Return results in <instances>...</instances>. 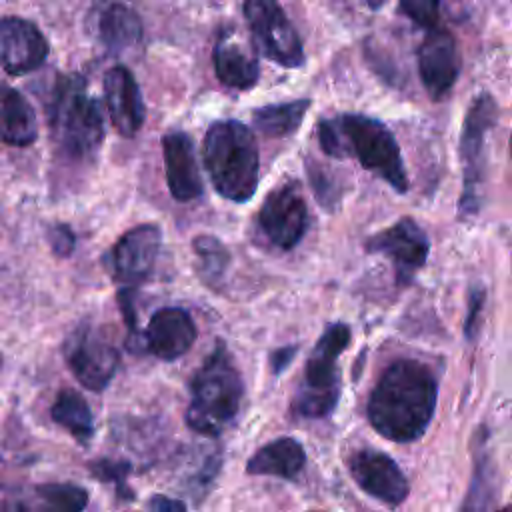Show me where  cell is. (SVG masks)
Returning a JSON list of instances; mask_svg holds the SVG:
<instances>
[{
    "label": "cell",
    "instance_id": "obj_1",
    "mask_svg": "<svg viewBox=\"0 0 512 512\" xmlns=\"http://www.w3.org/2000/svg\"><path fill=\"white\" fill-rule=\"evenodd\" d=\"M438 400V384L432 370L414 358L392 362L366 404L372 428L392 442H414L430 426Z\"/></svg>",
    "mask_w": 512,
    "mask_h": 512
},
{
    "label": "cell",
    "instance_id": "obj_2",
    "mask_svg": "<svg viewBox=\"0 0 512 512\" xmlns=\"http://www.w3.org/2000/svg\"><path fill=\"white\" fill-rule=\"evenodd\" d=\"M244 396L242 376L224 342H216L190 382L186 424L202 436H218L238 414Z\"/></svg>",
    "mask_w": 512,
    "mask_h": 512
},
{
    "label": "cell",
    "instance_id": "obj_3",
    "mask_svg": "<svg viewBox=\"0 0 512 512\" xmlns=\"http://www.w3.org/2000/svg\"><path fill=\"white\" fill-rule=\"evenodd\" d=\"M204 166L214 190L230 202H246L258 186V146L238 120L214 122L204 136Z\"/></svg>",
    "mask_w": 512,
    "mask_h": 512
},
{
    "label": "cell",
    "instance_id": "obj_4",
    "mask_svg": "<svg viewBox=\"0 0 512 512\" xmlns=\"http://www.w3.org/2000/svg\"><path fill=\"white\" fill-rule=\"evenodd\" d=\"M48 122L56 146L70 160H90L104 140L100 106L78 74L56 80L48 104Z\"/></svg>",
    "mask_w": 512,
    "mask_h": 512
},
{
    "label": "cell",
    "instance_id": "obj_5",
    "mask_svg": "<svg viewBox=\"0 0 512 512\" xmlns=\"http://www.w3.org/2000/svg\"><path fill=\"white\" fill-rule=\"evenodd\" d=\"M352 332L344 322L326 326L314 344L302 384L296 390L292 412L300 418H326L334 412L340 398V368L338 358L350 344Z\"/></svg>",
    "mask_w": 512,
    "mask_h": 512
},
{
    "label": "cell",
    "instance_id": "obj_6",
    "mask_svg": "<svg viewBox=\"0 0 512 512\" xmlns=\"http://www.w3.org/2000/svg\"><path fill=\"white\" fill-rule=\"evenodd\" d=\"M334 118L342 136L344 158L356 156L362 168L404 194L408 190V174L394 134L380 120L366 114L346 112Z\"/></svg>",
    "mask_w": 512,
    "mask_h": 512
},
{
    "label": "cell",
    "instance_id": "obj_7",
    "mask_svg": "<svg viewBox=\"0 0 512 512\" xmlns=\"http://www.w3.org/2000/svg\"><path fill=\"white\" fill-rule=\"evenodd\" d=\"M498 106L490 94H480L470 104L462 134H460V160L464 186L458 202L460 218H470L480 208V184L484 178V144L486 134L496 124Z\"/></svg>",
    "mask_w": 512,
    "mask_h": 512
},
{
    "label": "cell",
    "instance_id": "obj_8",
    "mask_svg": "<svg viewBox=\"0 0 512 512\" xmlns=\"http://www.w3.org/2000/svg\"><path fill=\"white\" fill-rule=\"evenodd\" d=\"M242 10L258 52L284 68H300L304 64L302 40L280 4L248 0Z\"/></svg>",
    "mask_w": 512,
    "mask_h": 512
},
{
    "label": "cell",
    "instance_id": "obj_9",
    "mask_svg": "<svg viewBox=\"0 0 512 512\" xmlns=\"http://www.w3.org/2000/svg\"><path fill=\"white\" fill-rule=\"evenodd\" d=\"M64 360L84 388L102 392L120 366V352L100 328L80 324L64 342Z\"/></svg>",
    "mask_w": 512,
    "mask_h": 512
},
{
    "label": "cell",
    "instance_id": "obj_10",
    "mask_svg": "<svg viewBox=\"0 0 512 512\" xmlns=\"http://www.w3.org/2000/svg\"><path fill=\"white\" fill-rule=\"evenodd\" d=\"M256 224L268 242L280 250L294 248L308 228V208L298 182L288 180L262 202Z\"/></svg>",
    "mask_w": 512,
    "mask_h": 512
},
{
    "label": "cell",
    "instance_id": "obj_11",
    "mask_svg": "<svg viewBox=\"0 0 512 512\" xmlns=\"http://www.w3.org/2000/svg\"><path fill=\"white\" fill-rule=\"evenodd\" d=\"M366 250L386 256L396 272L398 284H410L414 274L426 264L430 242L420 224L412 218H400L392 226L366 238Z\"/></svg>",
    "mask_w": 512,
    "mask_h": 512
},
{
    "label": "cell",
    "instance_id": "obj_12",
    "mask_svg": "<svg viewBox=\"0 0 512 512\" xmlns=\"http://www.w3.org/2000/svg\"><path fill=\"white\" fill-rule=\"evenodd\" d=\"M162 246V230L156 224H138L130 228L112 246L108 268L122 288H136L144 282L156 264Z\"/></svg>",
    "mask_w": 512,
    "mask_h": 512
},
{
    "label": "cell",
    "instance_id": "obj_13",
    "mask_svg": "<svg viewBox=\"0 0 512 512\" xmlns=\"http://www.w3.org/2000/svg\"><path fill=\"white\" fill-rule=\"evenodd\" d=\"M348 470L352 480L372 498L398 506L406 500L410 486L400 466L384 452L378 450H356L348 458Z\"/></svg>",
    "mask_w": 512,
    "mask_h": 512
},
{
    "label": "cell",
    "instance_id": "obj_14",
    "mask_svg": "<svg viewBox=\"0 0 512 512\" xmlns=\"http://www.w3.org/2000/svg\"><path fill=\"white\" fill-rule=\"evenodd\" d=\"M418 74L432 100H440L452 90L460 74V52L448 30H428L418 48Z\"/></svg>",
    "mask_w": 512,
    "mask_h": 512
},
{
    "label": "cell",
    "instance_id": "obj_15",
    "mask_svg": "<svg viewBox=\"0 0 512 512\" xmlns=\"http://www.w3.org/2000/svg\"><path fill=\"white\" fill-rule=\"evenodd\" d=\"M48 56V42L40 28L20 16L0 20V58L6 74L22 76L36 70Z\"/></svg>",
    "mask_w": 512,
    "mask_h": 512
},
{
    "label": "cell",
    "instance_id": "obj_16",
    "mask_svg": "<svg viewBox=\"0 0 512 512\" xmlns=\"http://www.w3.org/2000/svg\"><path fill=\"white\" fill-rule=\"evenodd\" d=\"M196 334V324L184 308L166 306L152 314L142 336L144 350L164 362H172L192 348Z\"/></svg>",
    "mask_w": 512,
    "mask_h": 512
},
{
    "label": "cell",
    "instance_id": "obj_17",
    "mask_svg": "<svg viewBox=\"0 0 512 512\" xmlns=\"http://www.w3.org/2000/svg\"><path fill=\"white\" fill-rule=\"evenodd\" d=\"M164 172L170 194L178 202H190L202 194V178L196 162L194 142L182 130H170L162 138Z\"/></svg>",
    "mask_w": 512,
    "mask_h": 512
},
{
    "label": "cell",
    "instance_id": "obj_18",
    "mask_svg": "<svg viewBox=\"0 0 512 512\" xmlns=\"http://www.w3.org/2000/svg\"><path fill=\"white\" fill-rule=\"evenodd\" d=\"M104 98L116 132L126 138L134 136L144 124L146 108L134 74L126 66H112L106 70Z\"/></svg>",
    "mask_w": 512,
    "mask_h": 512
},
{
    "label": "cell",
    "instance_id": "obj_19",
    "mask_svg": "<svg viewBox=\"0 0 512 512\" xmlns=\"http://www.w3.org/2000/svg\"><path fill=\"white\" fill-rule=\"evenodd\" d=\"M88 492L74 482L36 484L28 492L14 490L4 496L2 512H84Z\"/></svg>",
    "mask_w": 512,
    "mask_h": 512
},
{
    "label": "cell",
    "instance_id": "obj_20",
    "mask_svg": "<svg viewBox=\"0 0 512 512\" xmlns=\"http://www.w3.org/2000/svg\"><path fill=\"white\" fill-rule=\"evenodd\" d=\"M218 80L232 90H250L260 78L258 58L232 32H222L212 50Z\"/></svg>",
    "mask_w": 512,
    "mask_h": 512
},
{
    "label": "cell",
    "instance_id": "obj_21",
    "mask_svg": "<svg viewBox=\"0 0 512 512\" xmlns=\"http://www.w3.org/2000/svg\"><path fill=\"white\" fill-rule=\"evenodd\" d=\"M92 30L96 34V40L108 50V52H124L126 48H132L142 38V22L134 8L112 2L94 6L92 10Z\"/></svg>",
    "mask_w": 512,
    "mask_h": 512
},
{
    "label": "cell",
    "instance_id": "obj_22",
    "mask_svg": "<svg viewBox=\"0 0 512 512\" xmlns=\"http://www.w3.org/2000/svg\"><path fill=\"white\" fill-rule=\"evenodd\" d=\"M306 464L304 446L290 436L276 438L258 448L246 462V472L252 476H276L294 480Z\"/></svg>",
    "mask_w": 512,
    "mask_h": 512
},
{
    "label": "cell",
    "instance_id": "obj_23",
    "mask_svg": "<svg viewBox=\"0 0 512 512\" xmlns=\"http://www.w3.org/2000/svg\"><path fill=\"white\" fill-rule=\"evenodd\" d=\"M38 138L34 108L16 88L2 92V140L8 146H30Z\"/></svg>",
    "mask_w": 512,
    "mask_h": 512
},
{
    "label": "cell",
    "instance_id": "obj_24",
    "mask_svg": "<svg viewBox=\"0 0 512 512\" xmlns=\"http://www.w3.org/2000/svg\"><path fill=\"white\" fill-rule=\"evenodd\" d=\"M50 418L82 444H88L94 436L92 410L84 396L72 388L58 392L54 404L50 406Z\"/></svg>",
    "mask_w": 512,
    "mask_h": 512
},
{
    "label": "cell",
    "instance_id": "obj_25",
    "mask_svg": "<svg viewBox=\"0 0 512 512\" xmlns=\"http://www.w3.org/2000/svg\"><path fill=\"white\" fill-rule=\"evenodd\" d=\"M310 98H296L290 102H280V104H268L262 108H256L252 114V122L258 132H262L268 138H284L288 134H294L308 108H310Z\"/></svg>",
    "mask_w": 512,
    "mask_h": 512
},
{
    "label": "cell",
    "instance_id": "obj_26",
    "mask_svg": "<svg viewBox=\"0 0 512 512\" xmlns=\"http://www.w3.org/2000/svg\"><path fill=\"white\" fill-rule=\"evenodd\" d=\"M192 250L198 256V270L206 284L216 286L228 264H230V252L228 248L212 234H200L192 240Z\"/></svg>",
    "mask_w": 512,
    "mask_h": 512
},
{
    "label": "cell",
    "instance_id": "obj_27",
    "mask_svg": "<svg viewBox=\"0 0 512 512\" xmlns=\"http://www.w3.org/2000/svg\"><path fill=\"white\" fill-rule=\"evenodd\" d=\"M494 474L486 454H480L474 464V474L470 482V490L466 494L462 512H488V504L494 498Z\"/></svg>",
    "mask_w": 512,
    "mask_h": 512
},
{
    "label": "cell",
    "instance_id": "obj_28",
    "mask_svg": "<svg viewBox=\"0 0 512 512\" xmlns=\"http://www.w3.org/2000/svg\"><path fill=\"white\" fill-rule=\"evenodd\" d=\"M90 472L94 478L102 480V482H112L116 486V492L118 496H132L130 490H126V476L130 472V464L124 462V460H108V458H102V460H96V462H90Z\"/></svg>",
    "mask_w": 512,
    "mask_h": 512
},
{
    "label": "cell",
    "instance_id": "obj_29",
    "mask_svg": "<svg viewBox=\"0 0 512 512\" xmlns=\"http://www.w3.org/2000/svg\"><path fill=\"white\" fill-rule=\"evenodd\" d=\"M306 172L310 176V184L318 204H322L326 210H332L336 204V184L330 180V174H326L324 168L316 166L312 158L306 160Z\"/></svg>",
    "mask_w": 512,
    "mask_h": 512
},
{
    "label": "cell",
    "instance_id": "obj_30",
    "mask_svg": "<svg viewBox=\"0 0 512 512\" xmlns=\"http://www.w3.org/2000/svg\"><path fill=\"white\" fill-rule=\"evenodd\" d=\"M412 22H416L422 28H438V10L440 4L438 2H426V0H404L398 6Z\"/></svg>",
    "mask_w": 512,
    "mask_h": 512
},
{
    "label": "cell",
    "instance_id": "obj_31",
    "mask_svg": "<svg viewBox=\"0 0 512 512\" xmlns=\"http://www.w3.org/2000/svg\"><path fill=\"white\" fill-rule=\"evenodd\" d=\"M46 236H48V244H50L52 252L58 258H68L72 254V250L76 246V236L68 224H62V222L50 224L46 228Z\"/></svg>",
    "mask_w": 512,
    "mask_h": 512
},
{
    "label": "cell",
    "instance_id": "obj_32",
    "mask_svg": "<svg viewBox=\"0 0 512 512\" xmlns=\"http://www.w3.org/2000/svg\"><path fill=\"white\" fill-rule=\"evenodd\" d=\"M484 298H486V290L482 286H472L468 290V312H466V320H464V336L468 340H474L478 334Z\"/></svg>",
    "mask_w": 512,
    "mask_h": 512
},
{
    "label": "cell",
    "instance_id": "obj_33",
    "mask_svg": "<svg viewBox=\"0 0 512 512\" xmlns=\"http://www.w3.org/2000/svg\"><path fill=\"white\" fill-rule=\"evenodd\" d=\"M146 512H188V508L184 502H180L176 498H170L164 494H154L148 500Z\"/></svg>",
    "mask_w": 512,
    "mask_h": 512
},
{
    "label": "cell",
    "instance_id": "obj_34",
    "mask_svg": "<svg viewBox=\"0 0 512 512\" xmlns=\"http://www.w3.org/2000/svg\"><path fill=\"white\" fill-rule=\"evenodd\" d=\"M298 352V346H282L270 352V368L274 374L284 372V368H288V364L294 360Z\"/></svg>",
    "mask_w": 512,
    "mask_h": 512
},
{
    "label": "cell",
    "instance_id": "obj_35",
    "mask_svg": "<svg viewBox=\"0 0 512 512\" xmlns=\"http://www.w3.org/2000/svg\"><path fill=\"white\" fill-rule=\"evenodd\" d=\"M494 512H512V506H506V508H500V510H494Z\"/></svg>",
    "mask_w": 512,
    "mask_h": 512
},
{
    "label": "cell",
    "instance_id": "obj_36",
    "mask_svg": "<svg viewBox=\"0 0 512 512\" xmlns=\"http://www.w3.org/2000/svg\"><path fill=\"white\" fill-rule=\"evenodd\" d=\"M510 148H512V140H510Z\"/></svg>",
    "mask_w": 512,
    "mask_h": 512
}]
</instances>
